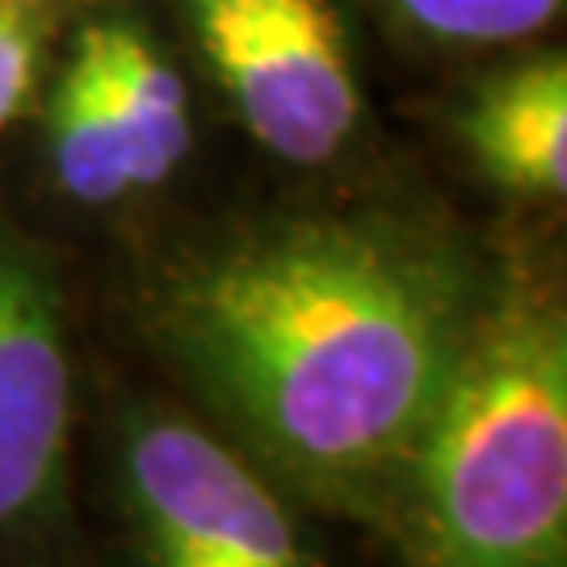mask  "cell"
Returning a JSON list of instances; mask_svg holds the SVG:
<instances>
[{
  "instance_id": "ba28073f",
  "label": "cell",
  "mask_w": 567,
  "mask_h": 567,
  "mask_svg": "<svg viewBox=\"0 0 567 567\" xmlns=\"http://www.w3.org/2000/svg\"><path fill=\"white\" fill-rule=\"evenodd\" d=\"M51 152H55V173L60 185L76 203H114L131 194V168L126 152L110 118V105L102 97V84L93 63L76 51V60L63 76L55 93V114H51Z\"/></svg>"
},
{
  "instance_id": "6da1fadb",
  "label": "cell",
  "mask_w": 567,
  "mask_h": 567,
  "mask_svg": "<svg viewBox=\"0 0 567 567\" xmlns=\"http://www.w3.org/2000/svg\"><path fill=\"white\" fill-rule=\"evenodd\" d=\"M177 311L244 421L328 480L416 446L463 344L437 274L344 227L248 244L194 278Z\"/></svg>"
},
{
  "instance_id": "52a82bcc",
  "label": "cell",
  "mask_w": 567,
  "mask_h": 567,
  "mask_svg": "<svg viewBox=\"0 0 567 567\" xmlns=\"http://www.w3.org/2000/svg\"><path fill=\"white\" fill-rule=\"evenodd\" d=\"M484 168L522 194H564L567 185V68L534 63L492 84L466 122Z\"/></svg>"
},
{
  "instance_id": "7a4b0ae2",
  "label": "cell",
  "mask_w": 567,
  "mask_h": 567,
  "mask_svg": "<svg viewBox=\"0 0 567 567\" xmlns=\"http://www.w3.org/2000/svg\"><path fill=\"white\" fill-rule=\"evenodd\" d=\"M425 567H564L567 341L550 307L508 303L458 358L421 437Z\"/></svg>"
},
{
  "instance_id": "30bf717a",
  "label": "cell",
  "mask_w": 567,
  "mask_h": 567,
  "mask_svg": "<svg viewBox=\"0 0 567 567\" xmlns=\"http://www.w3.org/2000/svg\"><path fill=\"white\" fill-rule=\"evenodd\" d=\"M34 76V18L21 0H0V126L18 114Z\"/></svg>"
},
{
  "instance_id": "277c9868",
  "label": "cell",
  "mask_w": 567,
  "mask_h": 567,
  "mask_svg": "<svg viewBox=\"0 0 567 567\" xmlns=\"http://www.w3.org/2000/svg\"><path fill=\"white\" fill-rule=\"evenodd\" d=\"M126 487L156 567H311L274 492L185 421L131 429Z\"/></svg>"
},
{
  "instance_id": "9c48e42d",
  "label": "cell",
  "mask_w": 567,
  "mask_h": 567,
  "mask_svg": "<svg viewBox=\"0 0 567 567\" xmlns=\"http://www.w3.org/2000/svg\"><path fill=\"white\" fill-rule=\"evenodd\" d=\"M421 30L450 42H508L547 25L564 0H395Z\"/></svg>"
},
{
  "instance_id": "8992f818",
  "label": "cell",
  "mask_w": 567,
  "mask_h": 567,
  "mask_svg": "<svg viewBox=\"0 0 567 567\" xmlns=\"http://www.w3.org/2000/svg\"><path fill=\"white\" fill-rule=\"evenodd\" d=\"M81 55L93 63L110 118L126 152L131 185H161L189 152V102L177 72L131 25L84 30Z\"/></svg>"
},
{
  "instance_id": "3957f363",
  "label": "cell",
  "mask_w": 567,
  "mask_h": 567,
  "mask_svg": "<svg viewBox=\"0 0 567 567\" xmlns=\"http://www.w3.org/2000/svg\"><path fill=\"white\" fill-rule=\"evenodd\" d=\"M248 131L282 161H328L358 122V84L324 0H185Z\"/></svg>"
},
{
  "instance_id": "5b68a950",
  "label": "cell",
  "mask_w": 567,
  "mask_h": 567,
  "mask_svg": "<svg viewBox=\"0 0 567 567\" xmlns=\"http://www.w3.org/2000/svg\"><path fill=\"white\" fill-rule=\"evenodd\" d=\"M68 404L55 303L30 265L0 252V526L30 517L55 487Z\"/></svg>"
}]
</instances>
